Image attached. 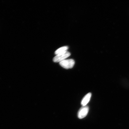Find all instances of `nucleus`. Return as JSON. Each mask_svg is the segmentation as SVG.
<instances>
[{"mask_svg": "<svg viewBox=\"0 0 129 129\" xmlns=\"http://www.w3.org/2000/svg\"><path fill=\"white\" fill-rule=\"evenodd\" d=\"M70 55V53L68 51H66V52L56 55L53 58V61L55 62H60L61 61L65 60Z\"/></svg>", "mask_w": 129, "mask_h": 129, "instance_id": "f257e3e1", "label": "nucleus"}, {"mask_svg": "<svg viewBox=\"0 0 129 129\" xmlns=\"http://www.w3.org/2000/svg\"><path fill=\"white\" fill-rule=\"evenodd\" d=\"M75 64V61L72 59H65L59 62V64L61 67L66 69L72 68Z\"/></svg>", "mask_w": 129, "mask_h": 129, "instance_id": "f03ea898", "label": "nucleus"}, {"mask_svg": "<svg viewBox=\"0 0 129 129\" xmlns=\"http://www.w3.org/2000/svg\"><path fill=\"white\" fill-rule=\"evenodd\" d=\"M89 107L88 106H83L79 110L78 113V117L82 119L86 116L89 112Z\"/></svg>", "mask_w": 129, "mask_h": 129, "instance_id": "7ed1b4c3", "label": "nucleus"}, {"mask_svg": "<svg viewBox=\"0 0 129 129\" xmlns=\"http://www.w3.org/2000/svg\"><path fill=\"white\" fill-rule=\"evenodd\" d=\"M91 96V93H88L84 96L82 99L81 102V104L83 106L87 105L89 102Z\"/></svg>", "mask_w": 129, "mask_h": 129, "instance_id": "20e7f679", "label": "nucleus"}, {"mask_svg": "<svg viewBox=\"0 0 129 129\" xmlns=\"http://www.w3.org/2000/svg\"><path fill=\"white\" fill-rule=\"evenodd\" d=\"M68 47L67 46L62 47L56 50L55 53L56 55L60 54V53L66 52V51H67V50L68 49Z\"/></svg>", "mask_w": 129, "mask_h": 129, "instance_id": "39448f33", "label": "nucleus"}]
</instances>
